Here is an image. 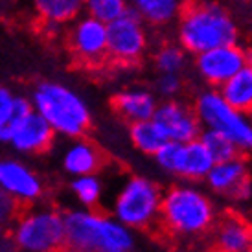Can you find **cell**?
I'll list each match as a JSON object with an SVG mask.
<instances>
[{
	"mask_svg": "<svg viewBox=\"0 0 252 252\" xmlns=\"http://www.w3.org/2000/svg\"><path fill=\"white\" fill-rule=\"evenodd\" d=\"M4 252H21V251H17V249L13 247V249H7V251H4Z\"/></svg>",
	"mask_w": 252,
	"mask_h": 252,
	"instance_id": "cell-31",
	"label": "cell"
},
{
	"mask_svg": "<svg viewBox=\"0 0 252 252\" xmlns=\"http://www.w3.org/2000/svg\"><path fill=\"white\" fill-rule=\"evenodd\" d=\"M63 169L72 177L94 175L107 164V155L94 142L77 138L63 155Z\"/></svg>",
	"mask_w": 252,
	"mask_h": 252,
	"instance_id": "cell-17",
	"label": "cell"
},
{
	"mask_svg": "<svg viewBox=\"0 0 252 252\" xmlns=\"http://www.w3.org/2000/svg\"><path fill=\"white\" fill-rule=\"evenodd\" d=\"M129 136H131L133 146L146 155H155L168 142L166 134L162 133V129L151 118L131 124V127H129Z\"/></svg>",
	"mask_w": 252,
	"mask_h": 252,
	"instance_id": "cell-22",
	"label": "cell"
},
{
	"mask_svg": "<svg viewBox=\"0 0 252 252\" xmlns=\"http://www.w3.org/2000/svg\"><path fill=\"white\" fill-rule=\"evenodd\" d=\"M247 64V54L236 44L216 46L197 56L199 74L210 85H223Z\"/></svg>",
	"mask_w": 252,
	"mask_h": 252,
	"instance_id": "cell-12",
	"label": "cell"
},
{
	"mask_svg": "<svg viewBox=\"0 0 252 252\" xmlns=\"http://www.w3.org/2000/svg\"><path fill=\"white\" fill-rule=\"evenodd\" d=\"M56 133L48 122L35 111L28 112L11 129L9 142L15 151L24 155H42L54 146Z\"/></svg>",
	"mask_w": 252,
	"mask_h": 252,
	"instance_id": "cell-14",
	"label": "cell"
},
{
	"mask_svg": "<svg viewBox=\"0 0 252 252\" xmlns=\"http://www.w3.org/2000/svg\"><path fill=\"white\" fill-rule=\"evenodd\" d=\"M68 48L74 59L83 66H89V68L103 66L105 63H109L107 24L91 15L77 19L68 32Z\"/></svg>",
	"mask_w": 252,
	"mask_h": 252,
	"instance_id": "cell-9",
	"label": "cell"
},
{
	"mask_svg": "<svg viewBox=\"0 0 252 252\" xmlns=\"http://www.w3.org/2000/svg\"><path fill=\"white\" fill-rule=\"evenodd\" d=\"M158 89H160L162 94L173 96V94L179 92V89H181V79L177 77V74H164V76L158 79Z\"/></svg>",
	"mask_w": 252,
	"mask_h": 252,
	"instance_id": "cell-29",
	"label": "cell"
},
{
	"mask_svg": "<svg viewBox=\"0 0 252 252\" xmlns=\"http://www.w3.org/2000/svg\"><path fill=\"white\" fill-rule=\"evenodd\" d=\"M0 188L22 204L39 201L44 193L41 177L24 162L15 158H0Z\"/></svg>",
	"mask_w": 252,
	"mask_h": 252,
	"instance_id": "cell-11",
	"label": "cell"
},
{
	"mask_svg": "<svg viewBox=\"0 0 252 252\" xmlns=\"http://www.w3.org/2000/svg\"><path fill=\"white\" fill-rule=\"evenodd\" d=\"M133 7L151 24H166L177 15V0H131Z\"/></svg>",
	"mask_w": 252,
	"mask_h": 252,
	"instance_id": "cell-23",
	"label": "cell"
},
{
	"mask_svg": "<svg viewBox=\"0 0 252 252\" xmlns=\"http://www.w3.org/2000/svg\"><path fill=\"white\" fill-rule=\"evenodd\" d=\"M206 179L210 188L226 199L241 201L251 193V173L243 157L239 155L228 160L214 162Z\"/></svg>",
	"mask_w": 252,
	"mask_h": 252,
	"instance_id": "cell-13",
	"label": "cell"
},
{
	"mask_svg": "<svg viewBox=\"0 0 252 252\" xmlns=\"http://www.w3.org/2000/svg\"><path fill=\"white\" fill-rule=\"evenodd\" d=\"M216 221L214 204L195 188L173 186L162 195L158 221L153 226L162 234L179 238H197L210 232Z\"/></svg>",
	"mask_w": 252,
	"mask_h": 252,
	"instance_id": "cell-2",
	"label": "cell"
},
{
	"mask_svg": "<svg viewBox=\"0 0 252 252\" xmlns=\"http://www.w3.org/2000/svg\"><path fill=\"white\" fill-rule=\"evenodd\" d=\"M212 166H214L212 155L208 153L203 142L195 138L184 144L179 142L169 173H177L189 181H201V179H206Z\"/></svg>",
	"mask_w": 252,
	"mask_h": 252,
	"instance_id": "cell-16",
	"label": "cell"
},
{
	"mask_svg": "<svg viewBox=\"0 0 252 252\" xmlns=\"http://www.w3.org/2000/svg\"><path fill=\"white\" fill-rule=\"evenodd\" d=\"M11 245L21 252H63L64 221L56 208H30L26 204L6 232Z\"/></svg>",
	"mask_w": 252,
	"mask_h": 252,
	"instance_id": "cell-5",
	"label": "cell"
},
{
	"mask_svg": "<svg viewBox=\"0 0 252 252\" xmlns=\"http://www.w3.org/2000/svg\"><path fill=\"white\" fill-rule=\"evenodd\" d=\"M155 63H157V68L164 74H177L184 63V54L181 52V48H177L173 44H164L157 52Z\"/></svg>",
	"mask_w": 252,
	"mask_h": 252,
	"instance_id": "cell-27",
	"label": "cell"
},
{
	"mask_svg": "<svg viewBox=\"0 0 252 252\" xmlns=\"http://www.w3.org/2000/svg\"><path fill=\"white\" fill-rule=\"evenodd\" d=\"M201 142L212 155L214 162L228 160V158H234L239 155V147L228 136H224L223 133L214 131V129H208L206 133L201 134Z\"/></svg>",
	"mask_w": 252,
	"mask_h": 252,
	"instance_id": "cell-24",
	"label": "cell"
},
{
	"mask_svg": "<svg viewBox=\"0 0 252 252\" xmlns=\"http://www.w3.org/2000/svg\"><path fill=\"white\" fill-rule=\"evenodd\" d=\"M63 252H74V251H68V249H64V251Z\"/></svg>",
	"mask_w": 252,
	"mask_h": 252,
	"instance_id": "cell-32",
	"label": "cell"
},
{
	"mask_svg": "<svg viewBox=\"0 0 252 252\" xmlns=\"http://www.w3.org/2000/svg\"><path fill=\"white\" fill-rule=\"evenodd\" d=\"M32 111L33 107L28 98L15 96L7 87L0 85V144L9 142L13 126Z\"/></svg>",
	"mask_w": 252,
	"mask_h": 252,
	"instance_id": "cell-20",
	"label": "cell"
},
{
	"mask_svg": "<svg viewBox=\"0 0 252 252\" xmlns=\"http://www.w3.org/2000/svg\"><path fill=\"white\" fill-rule=\"evenodd\" d=\"M195 111L199 122L208 129L219 131L228 136L239 149L252 151V126L247 122L241 112L232 109L217 92H204L195 101Z\"/></svg>",
	"mask_w": 252,
	"mask_h": 252,
	"instance_id": "cell-8",
	"label": "cell"
},
{
	"mask_svg": "<svg viewBox=\"0 0 252 252\" xmlns=\"http://www.w3.org/2000/svg\"><path fill=\"white\" fill-rule=\"evenodd\" d=\"M70 189L85 208H94L101 199V182L96 175H79L70 182Z\"/></svg>",
	"mask_w": 252,
	"mask_h": 252,
	"instance_id": "cell-25",
	"label": "cell"
},
{
	"mask_svg": "<svg viewBox=\"0 0 252 252\" xmlns=\"http://www.w3.org/2000/svg\"><path fill=\"white\" fill-rule=\"evenodd\" d=\"M64 243L74 252H98L103 249L131 251L133 234L126 224L109 219L98 212L70 210L63 214Z\"/></svg>",
	"mask_w": 252,
	"mask_h": 252,
	"instance_id": "cell-4",
	"label": "cell"
},
{
	"mask_svg": "<svg viewBox=\"0 0 252 252\" xmlns=\"http://www.w3.org/2000/svg\"><path fill=\"white\" fill-rule=\"evenodd\" d=\"M26 204L19 203L15 197L6 193L4 189L0 188V232L6 234L9 230V226L13 224V221L19 217Z\"/></svg>",
	"mask_w": 252,
	"mask_h": 252,
	"instance_id": "cell-28",
	"label": "cell"
},
{
	"mask_svg": "<svg viewBox=\"0 0 252 252\" xmlns=\"http://www.w3.org/2000/svg\"><path fill=\"white\" fill-rule=\"evenodd\" d=\"M140 13L134 7H127L118 19L107 22V57L116 66H133L144 57L147 37L142 26Z\"/></svg>",
	"mask_w": 252,
	"mask_h": 252,
	"instance_id": "cell-7",
	"label": "cell"
},
{
	"mask_svg": "<svg viewBox=\"0 0 252 252\" xmlns=\"http://www.w3.org/2000/svg\"><path fill=\"white\" fill-rule=\"evenodd\" d=\"M179 37L182 46L201 54L216 46L236 44L238 30L221 6L206 0H184L179 9Z\"/></svg>",
	"mask_w": 252,
	"mask_h": 252,
	"instance_id": "cell-1",
	"label": "cell"
},
{
	"mask_svg": "<svg viewBox=\"0 0 252 252\" xmlns=\"http://www.w3.org/2000/svg\"><path fill=\"white\" fill-rule=\"evenodd\" d=\"M221 98L241 114H252V63L221 85Z\"/></svg>",
	"mask_w": 252,
	"mask_h": 252,
	"instance_id": "cell-19",
	"label": "cell"
},
{
	"mask_svg": "<svg viewBox=\"0 0 252 252\" xmlns=\"http://www.w3.org/2000/svg\"><path fill=\"white\" fill-rule=\"evenodd\" d=\"M162 193L158 186L144 177H131L114 199L116 221L134 230H153L158 221Z\"/></svg>",
	"mask_w": 252,
	"mask_h": 252,
	"instance_id": "cell-6",
	"label": "cell"
},
{
	"mask_svg": "<svg viewBox=\"0 0 252 252\" xmlns=\"http://www.w3.org/2000/svg\"><path fill=\"white\" fill-rule=\"evenodd\" d=\"M210 230V252H252V223L239 212L224 210Z\"/></svg>",
	"mask_w": 252,
	"mask_h": 252,
	"instance_id": "cell-10",
	"label": "cell"
},
{
	"mask_svg": "<svg viewBox=\"0 0 252 252\" xmlns=\"http://www.w3.org/2000/svg\"><path fill=\"white\" fill-rule=\"evenodd\" d=\"M32 107L48 122L56 134L81 138L92 126V116L85 99L57 81H42L32 92Z\"/></svg>",
	"mask_w": 252,
	"mask_h": 252,
	"instance_id": "cell-3",
	"label": "cell"
},
{
	"mask_svg": "<svg viewBox=\"0 0 252 252\" xmlns=\"http://www.w3.org/2000/svg\"><path fill=\"white\" fill-rule=\"evenodd\" d=\"M98 252H129V251H116V249H103V251H98Z\"/></svg>",
	"mask_w": 252,
	"mask_h": 252,
	"instance_id": "cell-30",
	"label": "cell"
},
{
	"mask_svg": "<svg viewBox=\"0 0 252 252\" xmlns=\"http://www.w3.org/2000/svg\"><path fill=\"white\" fill-rule=\"evenodd\" d=\"M162 129L166 138L171 142H189L199 136V118L193 109L179 101H166L157 107L151 118Z\"/></svg>",
	"mask_w": 252,
	"mask_h": 252,
	"instance_id": "cell-15",
	"label": "cell"
},
{
	"mask_svg": "<svg viewBox=\"0 0 252 252\" xmlns=\"http://www.w3.org/2000/svg\"><path fill=\"white\" fill-rule=\"evenodd\" d=\"M33 7L46 26H61L79 17L83 11V0H33Z\"/></svg>",
	"mask_w": 252,
	"mask_h": 252,
	"instance_id": "cell-21",
	"label": "cell"
},
{
	"mask_svg": "<svg viewBox=\"0 0 252 252\" xmlns=\"http://www.w3.org/2000/svg\"><path fill=\"white\" fill-rule=\"evenodd\" d=\"M83 9L101 22H111L126 13L127 0H83Z\"/></svg>",
	"mask_w": 252,
	"mask_h": 252,
	"instance_id": "cell-26",
	"label": "cell"
},
{
	"mask_svg": "<svg viewBox=\"0 0 252 252\" xmlns=\"http://www.w3.org/2000/svg\"><path fill=\"white\" fill-rule=\"evenodd\" d=\"M111 107L122 120L134 124V122L153 118L157 103L153 96L146 91H124L112 96Z\"/></svg>",
	"mask_w": 252,
	"mask_h": 252,
	"instance_id": "cell-18",
	"label": "cell"
}]
</instances>
